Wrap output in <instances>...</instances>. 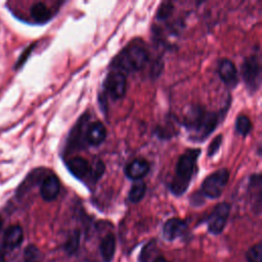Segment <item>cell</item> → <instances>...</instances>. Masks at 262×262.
I'll use <instances>...</instances> for the list:
<instances>
[{
	"label": "cell",
	"instance_id": "cell-1",
	"mask_svg": "<svg viewBox=\"0 0 262 262\" xmlns=\"http://www.w3.org/2000/svg\"><path fill=\"white\" fill-rule=\"evenodd\" d=\"M200 152V149H187L179 157L176 172L171 183V190L174 194L180 195L188 187L194 174L195 163Z\"/></svg>",
	"mask_w": 262,
	"mask_h": 262
},
{
	"label": "cell",
	"instance_id": "cell-2",
	"mask_svg": "<svg viewBox=\"0 0 262 262\" xmlns=\"http://www.w3.org/2000/svg\"><path fill=\"white\" fill-rule=\"evenodd\" d=\"M217 116L213 113H207L206 111L194 107L187 114L185 124L187 128L193 132L196 138L207 137L217 125Z\"/></svg>",
	"mask_w": 262,
	"mask_h": 262
},
{
	"label": "cell",
	"instance_id": "cell-3",
	"mask_svg": "<svg viewBox=\"0 0 262 262\" xmlns=\"http://www.w3.org/2000/svg\"><path fill=\"white\" fill-rule=\"evenodd\" d=\"M148 59L145 49L138 45H132L124 49L117 58V67L127 72L141 70Z\"/></svg>",
	"mask_w": 262,
	"mask_h": 262
},
{
	"label": "cell",
	"instance_id": "cell-4",
	"mask_svg": "<svg viewBox=\"0 0 262 262\" xmlns=\"http://www.w3.org/2000/svg\"><path fill=\"white\" fill-rule=\"evenodd\" d=\"M229 179V172L227 169L218 170L210 174L202 183L203 193L211 199L218 198Z\"/></svg>",
	"mask_w": 262,
	"mask_h": 262
},
{
	"label": "cell",
	"instance_id": "cell-5",
	"mask_svg": "<svg viewBox=\"0 0 262 262\" xmlns=\"http://www.w3.org/2000/svg\"><path fill=\"white\" fill-rule=\"evenodd\" d=\"M242 76L248 89L255 92L261 81V67L257 56L252 55L245 58L242 64Z\"/></svg>",
	"mask_w": 262,
	"mask_h": 262
},
{
	"label": "cell",
	"instance_id": "cell-6",
	"mask_svg": "<svg viewBox=\"0 0 262 262\" xmlns=\"http://www.w3.org/2000/svg\"><path fill=\"white\" fill-rule=\"evenodd\" d=\"M229 212L230 206L227 203L218 204L213 209L207 220L209 232H211L212 234H220L226 225Z\"/></svg>",
	"mask_w": 262,
	"mask_h": 262
},
{
	"label": "cell",
	"instance_id": "cell-7",
	"mask_svg": "<svg viewBox=\"0 0 262 262\" xmlns=\"http://www.w3.org/2000/svg\"><path fill=\"white\" fill-rule=\"evenodd\" d=\"M127 80L126 76L121 72H112L105 79V88L114 99L122 98L126 93Z\"/></svg>",
	"mask_w": 262,
	"mask_h": 262
},
{
	"label": "cell",
	"instance_id": "cell-8",
	"mask_svg": "<svg viewBox=\"0 0 262 262\" xmlns=\"http://www.w3.org/2000/svg\"><path fill=\"white\" fill-rule=\"evenodd\" d=\"M187 229L186 223L178 218H171L163 225V236L166 241L172 242L181 236Z\"/></svg>",
	"mask_w": 262,
	"mask_h": 262
},
{
	"label": "cell",
	"instance_id": "cell-9",
	"mask_svg": "<svg viewBox=\"0 0 262 262\" xmlns=\"http://www.w3.org/2000/svg\"><path fill=\"white\" fill-rule=\"evenodd\" d=\"M59 192V180L54 174L46 176L40 187V194L44 201L51 202L56 199Z\"/></svg>",
	"mask_w": 262,
	"mask_h": 262
},
{
	"label": "cell",
	"instance_id": "cell-10",
	"mask_svg": "<svg viewBox=\"0 0 262 262\" xmlns=\"http://www.w3.org/2000/svg\"><path fill=\"white\" fill-rule=\"evenodd\" d=\"M218 73L221 80L229 87H234L237 84V72L235 66L229 59H222L219 63Z\"/></svg>",
	"mask_w": 262,
	"mask_h": 262
},
{
	"label": "cell",
	"instance_id": "cell-11",
	"mask_svg": "<svg viewBox=\"0 0 262 262\" xmlns=\"http://www.w3.org/2000/svg\"><path fill=\"white\" fill-rule=\"evenodd\" d=\"M24 239V231L19 225L9 226L3 235V246L5 249L12 250L18 247Z\"/></svg>",
	"mask_w": 262,
	"mask_h": 262
},
{
	"label": "cell",
	"instance_id": "cell-12",
	"mask_svg": "<svg viewBox=\"0 0 262 262\" xmlns=\"http://www.w3.org/2000/svg\"><path fill=\"white\" fill-rule=\"evenodd\" d=\"M149 170V165L144 159H135L125 169L127 177L132 180H140L144 177Z\"/></svg>",
	"mask_w": 262,
	"mask_h": 262
},
{
	"label": "cell",
	"instance_id": "cell-13",
	"mask_svg": "<svg viewBox=\"0 0 262 262\" xmlns=\"http://www.w3.org/2000/svg\"><path fill=\"white\" fill-rule=\"evenodd\" d=\"M106 135L105 127L100 122H94L92 123L87 132H86V140L90 145H99L103 142Z\"/></svg>",
	"mask_w": 262,
	"mask_h": 262
},
{
	"label": "cell",
	"instance_id": "cell-14",
	"mask_svg": "<svg viewBox=\"0 0 262 262\" xmlns=\"http://www.w3.org/2000/svg\"><path fill=\"white\" fill-rule=\"evenodd\" d=\"M68 170L77 178L81 179L86 176L89 172V164L88 162L80 157L73 158L67 162Z\"/></svg>",
	"mask_w": 262,
	"mask_h": 262
},
{
	"label": "cell",
	"instance_id": "cell-15",
	"mask_svg": "<svg viewBox=\"0 0 262 262\" xmlns=\"http://www.w3.org/2000/svg\"><path fill=\"white\" fill-rule=\"evenodd\" d=\"M99 250H100V254L103 261L112 262L115 255V250H116V238L114 234L108 233L102 238Z\"/></svg>",
	"mask_w": 262,
	"mask_h": 262
},
{
	"label": "cell",
	"instance_id": "cell-16",
	"mask_svg": "<svg viewBox=\"0 0 262 262\" xmlns=\"http://www.w3.org/2000/svg\"><path fill=\"white\" fill-rule=\"evenodd\" d=\"M31 15L35 19V21H37L39 24H44V23L48 21L49 18L51 17L50 10L42 2L35 3L31 7Z\"/></svg>",
	"mask_w": 262,
	"mask_h": 262
},
{
	"label": "cell",
	"instance_id": "cell-17",
	"mask_svg": "<svg viewBox=\"0 0 262 262\" xmlns=\"http://www.w3.org/2000/svg\"><path fill=\"white\" fill-rule=\"evenodd\" d=\"M146 191V185L144 181L142 180H135V182L132 184L129 193H128V200L131 203H138L142 200Z\"/></svg>",
	"mask_w": 262,
	"mask_h": 262
},
{
	"label": "cell",
	"instance_id": "cell-18",
	"mask_svg": "<svg viewBox=\"0 0 262 262\" xmlns=\"http://www.w3.org/2000/svg\"><path fill=\"white\" fill-rule=\"evenodd\" d=\"M80 245V232L78 230L74 231L64 244V251L68 255H74Z\"/></svg>",
	"mask_w": 262,
	"mask_h": 262
},
{
	"label": "cell",
	"instance_id": "cell-19",
	"mask_svg": "<svg viewBox=\"0 0 262 262\" xmlns=\"http://www.w3.org/2000/svg\"><path fill=\"white\" fill-rule=\"evenodd\" d=\"M24 260L25 262H41L42 255L40 250L34 245H29L25 249Z\"/></svg>",
	"mask_w": 262,
	"mask_h": 262
},
{
	"label": "cell",
	"instance_id": "cell-20",
	"mask_svg": "<svg viewBox=\"0 0 262 262\" xmlns=\"http://www.w3.org/2000/svg\"><path fill=\"white\" fill-rule=\"evenodd\" d=\"M235 129L241 135H248L252 129V123L250 119L247 116H239L235 121Z\"/></svg>",
	"mask_w": 262,
	"mask_h": 262
},
{
	"label": "cell",
	"instance_id": "cell-21",
	"mask_svg": "<svg viewBox=\"0 0 262 262\" xmlns=\"http://www.w3.org/2000/svg\"><path fill=\"white\" fill-rule=\"evenodd\" d=\"M247 260L248 262H261L262 258V248L261 244L258 243L251 247L247 252Z\"/></svg>",
	"mask_w": 262,
	"mask_h": 262
},
{
	"label": "cell",
	"instance_id": "cell-22",
	"mask_svg": "<svg viewBox=\"0 0 262 262\" xmlns=\"http://www.w3.org/2000/svg\"><path fill=\"white\" fill-rule=\"evenodd\" d=\"M155 246H156V244H155L154 241H151L148 244H146L142 248V250H141V252H140V254L138 256V261L139 262H148L150 254L152 253V251L155 249Z\"/></svg>",
	"mask_w": 262,
	"mask_h": 262
},
{
	"label": "cell",
	"instance_id": "cell-23",
	"mask_svg": "<svg viewBox=\"0 0 262 262\" xmlns=\"http://www.w3.org/2000/svg\"><path fill=\"white\" fill-rule=\"evenodd\" d=\"M221 142H222V135L216 136V137L213 139V141L210 143V145H209L208 155H209V156H214V155L217 152V150L219 149V146H220Z\"/></svg>",
	"mask_w": 262,
	"mask_h": 262
},
{
	"label": "cell",
	"instance_id": "cell-24",
	"mask_svg": "<svg viewBox=\"0 0 262 262\" xmlns=\"http://www.w3.org/2000/svg\"><path fill=\"white\" fill-rule=\"evenodd\" d=\"M171 11H172V5H171L170 3H163V4L161 5V7L159 8V10H158L157 16H158V18H160V19L166 18V17H168V15L171 13Z\"/></svg>",
	"mask_w": 262,
	"mask_h": 262
},
{
	"label": "cell",
	"instance_id": "cell-25",
	"mask_svg": "<svg viewBox=\"0 0 262 262\" xmlns=\"http://www.w3.org/2000/svg\"><path fill=\"white\" fill-rule=\"evenodd\" d=\"M103 171H104V165H103V163H102V162L97 163V164L95 165L94 170H93V176H94V178H95V179H98V178L102 175Z\"/></svg>",
	"mask_w": 262,
	"mask_h": 262
},
{
	"label": "cell",
	"instance_id": "cell-26",
	"mask_svg": "<svg viewBox=\"0 0 262 262\" xmlns=\"http://www.w3.org/2000/svg\"><path fill=\"white\" fill-rule=\"evenodd\" d=\"M154 262H169L166 258H164V257H162V256H159V257H157L155 260H154Z\"/></svg>",
	"mask_w": 262,
	"mask_h": 262
},
{
	"label": "cell",
	"instance_id": "cell-27",
	"mask_svg": "<svg viewBox=\"0 0 262 262\" xmlns=\"http://www.w3.org/2000/svg\"><path fill=\"white\" fill-rule=\"evenodd\" d=\"M0 262H4V256L1 252H0Z\"/></svg>",
	"mask_w": 262,
	"mask_h": 262
},
{
	"label": "cell",
	"instance_id": "cell-28",
	"mask_svg": "<svg viewBox=\"0 0 262 262\" xmlns=\"http://www.w3.org/2000/svg\"><path fill=\"white\" fill-rule=\"evenodd\" d=\"M1 228H2V219L0 218V231H1Z\"/></svg>",
	"mask_w": 262,
	"mask_h": 262
}]
</instances>
